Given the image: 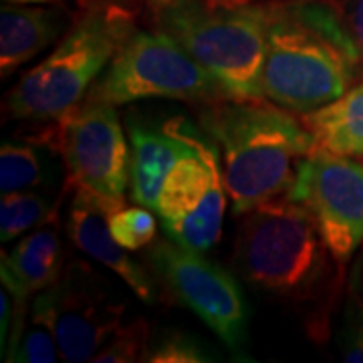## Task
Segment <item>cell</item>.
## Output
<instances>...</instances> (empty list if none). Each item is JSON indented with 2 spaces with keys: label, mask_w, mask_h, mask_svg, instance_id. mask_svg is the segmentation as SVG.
Segmentation results:
<instances>
[{
  "label": "cell",
  "mask_w": 363,
  "mask_h": 363,
  "mask_svg": "<svg viewBox=\"0 0 363 363\" xmlns=\"http://www.w3.org/2000/svg\"><path fill=\"white\" fill-rule=\"evenodd\" d=\"M55 325L67 363L91 362L123 323L128 301L85 262H69L57 285Z\"/></svg>",
  "instance_id": "8fae6325"
},
{
  "label": "cell",
  "mask_w": 363,
  "mask_h": 363,
  "mask_svg": "<svg viewBox=\"0 0 363 363\" xmlns=\"http://www.w3.org/2000/svg\"><path fill=\"white\" fill-rule=\"evenodd\" d=\"M111 212L113 210H109L93 194L75 190L67 218V234L79 250L116 272L140 301L154 303L157 298L156 285L142 264L131 259L128 248L121 247L109 230Z\"/></svg>",
  "instance_id": "5bb4252c"
},
{
  "label": "cell",
  "mask_w": 363,
  "mask_h": 363,
  "mask_svg": "<svg viewBox=\"0 0 363 363\" xmlns=\"http://www.w3.org/2000/svg\"><path fill=\"white\" fill-rule=\"evenodd\" d=\"M4 2H16V4H49L55 0H4Z\"/></svg>",
  "instance_id": "4316f807"
},
{
  "label": "cell",
  "mask_w": 363,
  "mask_h": 363,
  "mask_svg": "<svg viewBox=\"0 0 363 363\" xmlns=\"http://www.w3.org/2000/svg\"><path fill=\"white\" fill-rule=\"evenodd\" d=\"M14 309L16 307H14V298L11 291L6 286H2V293H0V347H2V355H4V345H6V331L13 325Z\"/></svg>",
  "instance_id": "d4e9b609"
},
{
  "label": "cell",
  "mask_w": 363,
  "mask_h": 363,
  "mask_svg": "<svg viewBox=\"0 0 363 363\" xmlns=\"http://www.w3.org/2000/svg\"><path fill=\"white\" fill-rule=\"evenodd\" d=\"M128 133L131 147L130 198L135 204L156 210L157 196L180 157L194 154V143L186 135L184 119H169L156 125L130 111Z\"/></svg>",
  "instance_id": "4fadbf2b"
},
{
  "label": "cell",
  "mask_w": 363,
  "mask_h": 363,
  "mask_svg": "<svg viewBox=\"0 0 363 363\" xmlns=\"http://www.w3.org/2000/svg\"><path fill=\"white\" fill-rule=\"evenodd\" d=\"M164 33L206 69L230 99H259L269 2L172 0L157 13Z\"/></svg>",
  "instance_id": "5b68a950"
},
{
  "label": "cell",
  "mask_w": 363,
  "mask_h": 363,
  "mask_svg": "<svg viewBox=\"0 0 363 363\" xmlns=\"http://www.w3.org/2000/svg\"><path fill=\"white\" fill-rule=\"evenodd\" d=\"M147 337L150 327L145 319H133L130 323H121L111 339L105 343L97 355L91 359L95 363H130L142 359L147 353Z\"/></svg>",
  "instance_id": "44dd1931"
},
{
  "label": "cell",
  "mask_w": 363,
  "mask_h": 363,
  "mask_svg": "<svg viewBox=\"0 0 363 363\" xmlns=\"http://www.w3.org/2000/svg\"><path fill=\"white\" fill-rule=\"evenodd\" d=\"M289 198L309 208L323 242L345 264L363 242V164L313 150L298 164Z\"/></svg>",
  "instance_id": "30bf717a"
},
{
  "label": "cell",
  "mask_w": 363,
  "mask_h": 363,
  "mask_svg": "<svg viewBox=\"0 0 363 363\" xmlns=\"http://www.w3.org/2000/svg\"><path fill=\"white\" fill-rule=\"evenodd\" d=\"M343 362L363 363V298H351L339 337Z\"/></svg>",
  "instance_id": "603a6c76"
},
{
  "label": "cell",
  "mask_w": 363,
  "mask_h": 363,
  "mask_svg": "<svg viewBox=\"0 0 363 363\" xmlns=\"http://www.w3.org/2000/svg\"><path fill=\"white\" fill-rule=\"evenodd\" d=\"M59 218V200L49 192H11L0 200V240L13 242L14 238Z\"/></svg>",
  "instance_id": "d6986e66"
},
{
  "label": "cell",
  "mask_w": 363,
  "mask_h": 363,
  "mask_svg": "<svg viewBox=\"0 0 363 363\" xmlns=\"http://www.w3.org/2000/svg\"><path fill=\"white\" fill-rule=\"evenodd\" d=\"M363 61V0H331Z\"/></svg>",
  "instance_id": "cb8c5ba5"
},
{
  "label": "cell",
  "mask_w": 363,
  "mask_h": 363,
  "mask_svg": "<svg viewBox=\"0 0 363 363\" xmlns=\"http://www.w3.org/2000/svg\"><path fill=\"white\" fill-rule=\"evenodd\" d=\"M143 2L147 4V9H150V11H154V13L157 14V13H162L172 0H143Z\"/></svg>",
  "instance_id": "484cf974"
},
{
  "label": "cell",
  "mask_w": 363,
  "mask_h": 363,
  "mask_svg": "<svg viewBox=\"0 0 363 363\" xmlns=\"http://www.w3.org/2000/svg\"><path fill=\"white\" fill-rule=\"evenodd\" d=\"M143 362L152 363H200L210 362L202 347L186 333H169L156 343V347L147 350Z\"/></svg>",
  "instance_id": "7402d4cb"
},
{
  "label": "cell",
  "mask_w": 363,
  "mask_h": 363,
  "mask_svg": "<svg viewBox=\"0 0 363 363\" xmlns=\"http://www.w3.org/2000/svg\"><path fill=\"white\" fill-rule=\"evenodd\" d=\"M145 259L172 297L206 323L230 350L245 345L247 301L230 272L204 259L202 252L168 238L152 245Z\"/></svg>",
  "instance_id": "9c48e42d"
},
{
  "label": "cell",
  "mask_w": 363,
  "mask_h": 363,
  "mask_svg": "<svg viewBox=\"0 0 363 363\" xmlns=\"http://www.w3.org/2000/svg\"><path fill=\"white\" fill-rule=\"evenodd\" d=\"M150 210L152 208L138 204L131 208H117L109 214V230L121 247L140 250L152 245L157 233V220Z\"/></svg>",
  "instance_id": "ffe728a7"
},
{
  "label": "cell",
  "mask_w": 363,
  "mask_h": 363,
  "mask_svg": "<svg viewBox=\"0 0 363 363\" xmlns=\"http://www.w3.org/2000/svg\"><path fill=\"white\" fill-rule=\"evenodd\" d=\"M301 121L313 135L315 150L363 156V77L335 101L303 113Z\"/></svg>",
  "instance_id": "2e32d148"
},
{
  "label": "cell",
  "mask_w": 363,
  "mask_h": 363,
  "mask_svg": "<svg viewBox=\"0 0 363 363\" xmlns=\"http://www.w3.org/2000/svg\"><path fill=\"white\" fill-rule=\"evenodd\" d=\"M61 357L57 325H55V297L52 286L35 295L30 303V315L25 323L23 335L9 362L52 363Z\"/></svg>",
  "instance_id": "ac0fdd59"
},
{
  "label": "cell",
  "mask_w": 363,
  "mask_h": 363,
  "mask_svg": "<svg viewBox=\"0 0 363 363\" xmlns=\"http://www.w3.org/2000/svg\"><path fill=\"white\" fill-rule=\"evenodd\" d=\"M152 97L202 105L230 99L168 33L135 28L85 99L117 107Z\"/></svg>",
  "instance_id": "8992f818"
},
{
  "label": "cell",
  "mask_w": 363,
  "mask_h": 363,
  "mask_svg": "<svg viewBox=\"0 0 363 363\" xmlns=\"http://www.w3.org/2000/svg\"><path fill=\"white\" fill-rule=\"evenodd\" d=\"M331 252L309 208L277 196L242 214L236 264L252 286L293 303L315 301L331 277Z\"/></svg>",
  "instance_id": "277c9868"
},
{
  "label": "cell",
  "mask_w": 363,
  "mask_h": 363,
  "mask_svg": "<svg viewBox=\"0 0 363 363\" xmlns=\"http://www.w3.org/2000/svg\"><path fill=\"white\" fill-rule=\"evenodd\" d=\"M65 271V248L59 236V218L47 222L39 228L25 234L21 242H16L11 252H2L0 260V279L2 285L11 291L16 305L14 333L11 335L13 353L25 329V311L28 298L45 289L57 285Z\"/></svg>",
  "instance_id": "7c38bea8"
},
{
  "label": "cell",
  "mask_w": 363,
  "mask_h": 363,
  "mask_svg": "<svg viewBox=\"0 0 363 363\" xmlns=\"http://www.w3.org/2000/svg\"><path fill=\"white\" fill-rule=\"evenodd\" d=\"M133 30V11L128 6L113 0L91 4L55 51L28 69L6 93V116L25 121H55L73 111Z\"/></svg>",
  "instance_id": "3957f363"
},
{
  "label": "cell",
  "mask_w": 363,
  "mask_h": 363,
  "mask_svg": "<svg viewBox=\"0 0 363 363\" xmlns=\"http://www.w3.org/2000/svg\"><path fill=\"white\" fill-rule=\"evenodd\" d=\"M52 143L65 164V188L85 190L109 210L125 202L130 186L131 147L116 105L83 101L55 119Z\"/></svg>",
  "instance_id": "52a82bcc"
},
{
  "label": "cell",
  "mask_w": 363,
  "mask_h": 363,
  "mask_svg": "<svg viewBox=\"0 0 363 363\" xmlns=\"http://www.w3.org/2000/svg\"><path fill=\"white\" fill-rule=\"evenodd\" d=\"M184 128L196 152L180 157L172 168L157 196L156 212L169 240L206 252L222 236L226 210L222 162L212 142L188 121Z\"/></svg>",
  "instance_id": "ba28073f"
},
{
  "label": "cell",
  "mask_w": 363,
  "mask_h": 363,
  "mask_svg": "<svg viewBox=\"0 0 363 363\" xmlns=\"http://www.w3.org/2000/svg\"><path fill=\"white\" fill-rule=\"evenodd\" d=\"M51 143L43 138L28 142H4L0 147V192H28L47 186L51 180V166L43 150ZM55 147V145H52ZM57 150V147H55Z\"/></svg>",
  "instance_id": "e0dca14e"
},
{
  "label": "cell",
  "mask_w": 363,
  "mask_h": 363,
  "mask_svg": "<svg viewBox=\"0 0 363 363\" xmlns=\"http://www.w3.org/2000/svg\"><path fill=\"white\" fill-rule=\"evenodd\" d=\"M67 13L45 4L4 2L0 11V75L6 79L51 47L67 28Z\"/></svg>",
  "instance_id": "9a60e30c"
},
{
  "label": "cell",
  "mask_w": 363,
  "mask_h": 363,
  "mask_svg": "<svg viewBox=\"0 0 363 363\" xmlns=\"http://www.w3.org/2000/svg\"><path fill=\"white\" fill-rule=\"evenodd\" d=\"M289 109L259 99H222L200 109V123L220 147L222 176L236 216L289 192L315 140Z\"/></svg>",
  "instance_id": "7a4b0ae2"
},
{
  "label": "cell",
  "mask_w": 363,
  "mask_h": 363,
  "mask_svg": "<svg viewBox=\"0 0 363 363\" xmlns=\"http://www.w3.org/2000/svg\"><path fill=\"white\" fill-rule=\"evenodd\" d=\"M362 55L331 0H271L260 95L309 113L350 89Z\"/></svg>",
  "instance_id": "6da1fadb"
}]
</instances>
